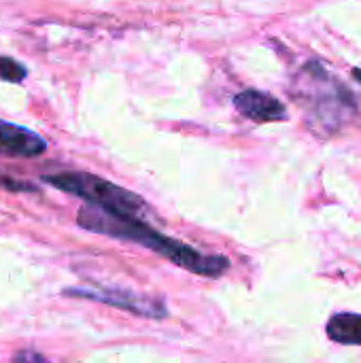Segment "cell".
Wrapping results in <instances>:
<instances>
[{
	"mask_svg": "<svg viewBox=\"0 0 361 363\" xmlns=\"http://www.w3.org/2000/svg\"><path fill=\"white\" fill-rule=\"evenodd\" d=\"M328 336L340 345H357L361 347V315L340 313L328 321Z\"/></svg>",
	"mask_w": 361,
	"mask_h": 363,
	"instance_id": "obj_6",
	"label": "cell"
},
{
	"mask_svg": "<svg viewBox=\"0 0 361 363\" xmlns=\"http://www.w3.org/2000/svg\"><path fill=\"white\" fill-rule=\"evenodd\" d=\"M23 77H26V68L19 62L11 60L6 55L0 57V79H4L9 83H19V81H23Z\"/></svg>",
	"mask_w": 361,
	"mask_h": 363,
	"instance_id": "obj_7",
	"label": "cell"
},
{
	"mask_svg": "<svg viewBox=\"0 0 361 363\" xmlns=\"http://www.w3.org/2000/svg\"><path fill=\"white\" fill-rule=\"evenodd\" d=\"M234 106L251 121L268 123V121H283L287 119V111L283 102L274 96L260 91V89H245L234 98Z\"/></svg>",
	"mask_w": 361,
	"mask_h": 363,
	"instance_id": "obj_5",
	"label": "cell"
},
{
	"mask_svg": "<svg viewBox=\"0 0 361 363\" xmlns=\"http://www.w3.org/2000/svg\"><path fill=\"white\" fill-rule=\"evenodd\" d=\"M15 359H17V362H23V359H32V362H43V357H40V355H34V353H30V355H17Z\"/></svg>",
	"mask_w": 361,
	"mask_h": 363,
	"instance_id": "obj_8",
	"label": "cell"
},
{
	"mask_svg": "<svg viewBox=\"0 0 361 363\" xmlns=\"http://www.w3.org/2000/svg\"><path fill=\"white\" fill-rule=\"evenodd\" d=\"M355 79H357V81H361V70H360V68L355 70Z\"/></svg>",
	"mask_w": 361,
	"mask_h": 363,
	"instance_id": "obj_9",
	"label": "cell"
},
{
	"mask_svg": "<svg viewBox=\"0 0 361 363\" xmlns=\"http://www.w3.org/2000/svg\"><path fill=\"white\" fill-rule=\"evenodd\" d=\"M45 183H49L62 191H68L77 198H83V200H87V204L100 206L111 213L140 217L147 211V204L136 194L111 183V181H104L96 174L60 172V174H47Z\"/></svg>",
	"mask_w": 361,
	"mask_h": 363,
	"instance_id": "obj_2",
	"label": "cell"
},
{
	"mask_svg": "<svg viewBox=\"0 0 361 363\" xmlns=\"http://www.w3.org/2000/svg\"><path fill=\"white\" fill-rule=\"evenodd\" d=\"M66 294L70 298H85V300H94V302H102L115 308H123L128 313L140 315V317H149V319H164L168 317V308L160 298H151V296H143V294H134L128 289H111V287H72L66 289Z\"/></svg>",
	"mask_w": 361,
	"mask_h": 363,
	"instance_id": "obj_3",
	"label": "cell"
},
{
	"mask_svg": "<svg viewBox=\"0 0 361 363\" xmlns=\"http://www.w3.org/2000/svg\"><path fill=\"white\" fill-rule=\"evenodd\" d=\"M77 221L83 230H89V232H96L102 236H111L117 240H130V242L143 245V247L155 251L157 255L170 259L179 268L189 270L200 277L215 279V277H221L230 268V262L226 257L204 255L194 247H187L174 238L153 232L147 223H143L134 215H119V213H111L100 206L87 204L79 211Z\"/></svg>",
	"mask_w": 361,
	"mask_h": 363,
	"instance_id": "obj_1",
	"label": "cell"
},
{
	"mask_svg": "<svg viewBox=\"0 0 361 363\" xmlns=\"http://www.w3.org/2000/svg\"><path fill=\"white\" fill-rule=\"evenodd\" d=\"M47 151V143L36 132L0 119V153L11 157H36Z\"/></svg>",
	"mask_w": 361,
	"mask_h": 363,
	"instance_id": "obj_4",
	"label": "cell"
}]
</instances>
